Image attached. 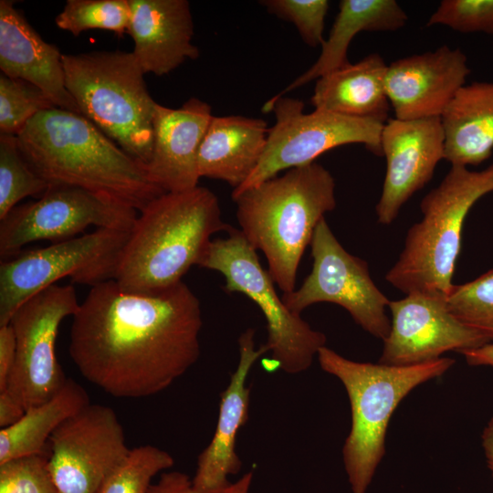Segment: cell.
Segmentation results:
<instances>
[{
	"label": "cell",
	"instance_id": "obj_1",
	"mask_svg": "<svg viewBox=\"0 0 493 493\" xmlns=\"http://www.w3.org/2000/svg\"><path fill=\"white\" fill-rule=\"evenodd\" d=\"M201 304L183 281L132 291L114 279L91 287L72 316L69 355L80 374L119 398L165 390L200 356Z\"/></svg>",
	"mask_w": 493,
	"mask_h": 493
},
{
	"label": "cell",
	"instance_id": "obj_2",
	"mask_svg": "<svg viewBox=\"0 0 493 493\" xmlns=\"http://www.w3.org/2000/svg\"><path fill=\"white\" fill-rule=\"evenodd\" d=\"M29 167L49 185H69L106 195L139 212L165 193L144 166L83 115L43 110L16 135Z\"/></svg>",
	"mask_w": 493,
	"mask_h": 493
},
{
	"label": "cell",
	"instance_id": "obj_3",
	"mask_svg": "<svg viewBox=\"0 0 493 493\" xmlns=\"http://www.w3.org/2000/svg\"><path fill=\"white\" fill-rule=\"evenodd\" d=\"M335 188L331 173L314 162L232 196L240 232L264 254L284 294L295 290L303 253L325 214L336 207Z\"/></svg>",
	"mask_w": 493,
	"mask_h": 493
},
{
	"label": "cell",
	"instance_id": "obj_4",
	"mask_svg": "<svg viewBox=\"0 0 493 493\" xmlns=\"http://www.w3.org/2000/svg\"><path fill=\"white\" fill-rule=\"evenodd\" d=\"M230 227L208 188L163 193L139 212L114 280L132 291L171 287L199 265L211 237Z\"/></svg>",
	"mask_w": 493,
	"mask_h": 493
},
{
	"label": "cell",
	"instance_id": "obj_5",
	"mask_svg": "<svg viewBox=\"0 0 493 493\" xmlns=\"http://www.w3.org/2000/svg\"><path fill=\"white\" fill-rule=\"evenodd\" d=\"M317 357L321 369L346 389L351 426L342 448L343 463L352 493H366L385 453L387 427L394 410L413 389L443 375L455 360L441 357L393 366L354 362L326 346Z\"/></svg>",
	"mask_w": 493,
	"mask_h": 493
},
{
	"label": "cell",
	"instance_id": "obj_6",
	"mask_svg": "<svg viewBox=\"0 0 493 493\" xmlns=\"http://www.w3.org/2000/svg\"><path fill=\"white\" fill-rule=\"evenodd\" d=\"M493 192V164L470 171L452 164L441 184L421 201L423 217L407 232L404 246L386 280L404 294L447 298L461 247L462 227L471 207Z\"/></svg>",
	"mask_w": 493,
	"mask_h": 493
},
{
	"label": "cell",
	"instance_id": "obj_7",
	"mask_svg": "<svg viewBox=\"0 0 493 493\" xmlns=\"http://www.w3.org/2000/svg\"><path fill=\"white\" fill-rule=\"evenodd\" d=\"M62 63L66 88L80 114L145 168L157 102L132 52L62 54Z\"/></svg>",
	"mask_w": 493,
	"mask_h": 493
},
{
	"label": "cell",
	"instance_id": "obj_8",
	"mask_svg": "<svg viewBox=\"0 0 493 493\" xmlns=\"http://www.w3.org/2000/svg\"><path fill=\"white\" fill-rule=\"evenodd\" d=\"M198 266L222 274L226 291L244 294L263 313L267 330L265 346L271 353L265 364L267 371L281 369L296 374L310 367L326 346L325 334L287 308L257 251L239 229L231 226L226 237L213 239Z\"/></svg>",
	"mask_w": 493,
	"mask_h": 493
},
{
	"label": "cell",
	"instance_id": "obj_9",
	"mask_svg": "<svg viewBox=\"0 0 493 493\" xmlns=\"http://www.w3.org/2000/svg\"><path fill=\"white\" fill-rule=\"evenodd\" d=\"M130 232L97 228L1 260L0 326L8 324L23 303L61 278L91 287L114 279Z\"/></svg>",
	"mask_w": 493,
	"mask_h": 493
},
{
	"label": "cell",
	"instance_id": "obj_10",
	"mask_svg": "<svg viewBox=\"0 0 493 493\" xmlns=\"http://www.w3.org/2000/svg\"><path fill=\"white\" fill-rule=\"evenodd\" d=\"M304 103L288 97L271 98L263 105L273 111L267 146L255 170L244 184L233 190L235 196L279 172L314 163L320 154L336 147L361 143L383 156L381 134L384 123L367 118L341 115L326 110L304 111Z\"/></svg>",
	"mask_w": 493,
	"mask_h": 493
},
{
	"label": "cell",
	"instance_id": "obj_11",
	"mask_svg": "<svg viewBox=\"0 0 493 493\" xmlns=\"http://www.w3.org/2000/svg\"><path fill=\"white\" fill-rule=\"evenodd\" d=\"M309 246L312 269L298 289L283 294L287 308L300 314L320 302L339 305L364 330L383 341L391 330L385 313L390 300L372 279L367 262L344 249L325 218L317 226Z\"/></svg>",
	"mask_w": 493,
	"mask_h": 493
},
{
	"label": "cell",
	"instance_id": "obj_12",
	"mask_svg": "<svg viewBox=\"0 0 493 493\" xmlns=\"http://www.w3.org/2000/svg\"><path fill=\"white\" fill-rule=\"evenodd\" d=\"M79 303L75 288L52 285L23 303L10 320L16 353L7 390L27 411L52 398L67 377L56 354L61 322L73 316Z\"/></svg>",
	"mask_w": 493,
	"mask_h": 493
},
{
	"label": "cell",
	"instance_id": "obj_13",
	"mask_svg": "<svg viewBox=\"0 0 493 493\" xmlns=\"http://www.w3.org/2000/svg\"><path fill=\"white\" fill-rule=\"evenodd\" d=\"M139 211L79 187L49 185L37 200L16 205L0 221L1 260L39 240L76 237L88 226L131 230Z\"/></svg>",
	"mask_w": 493,
	"mask_h": 493
},
{
	"label": "cell",
	"instance_id": "obj_14",
	"mask_svg": "<svg viewBox=\"0 0 493 493\" xmlns=\"http://www.w3.org/2000/svg\"><path fill=\"white\" fill-rule=\"evenodd\" d=\"M49 470L59 493H97L131 448L115 411L89 404L49 438Z\"/></svg>",
	"mask_w": 493,
	"mask_h": 493
},
{
	"label": "cell",
	"instance_id": "obj_15",
	"mask_svg": "<svg viewBox=\"0 0 493 493\" xmlns=\"http://www.w3.org/2000/svg\"><path fill=\"white\" fill-rule=\"evenodd\" d=\"M391 330L383 340L379 363L408 366L441 358L450 351L460 352L491 342L465 325L448 309L446 298L410 293L390 301Z\"/></svg>",
	"mask_w": 493,
	"mask_h": 493
},
{
	"label": "cell",
	"instance_id": "obj_16",
	"mask_svg": "<svg viewBox=\"0 0 493 493\" xmlns=\"http://www.w3.org/2000/svg\"><path fill=\"white\" fill-rule=\"evenodd\" d=\"M386 173L375 210L378 222L390 225L411 196L431 181L445 159L441 117L389 119L381 134Z\"/></svg>",
	"mask_w": 493,
	"mask_h": 493
},
{
	"label": "cell",
	"instance_id": "obj_17",
	"mask_svg": "<svg viewBox=\"0 0 493 493\" xmlns=\"http://www.w3.org/2000/svg\"><path fill=\"white\" fill-rule=\"evenodd\" d=\"M469 74L466 54L447 45L391 62L385 88L395 119L441 117Z\"/></svg>",
	"mask_w": 493,
	"mask_h": 493
},
{
	"label": "cell",
	"instance_id": "obj_18",
	"mask_svg": "<svg viewBox=\"0 0 493 493\" xmlns=\"http://www.w3.org/2000/svg\"><path fill=\"white\" fill-rule=\"evenodd\" d=\"M239 361L226 389L221 393L215 434L199 455L193 487L197 493H223L231 484L227 477L242 467L236 445L239 430L248 419L250 388L246 379L257 360L267 352L255 347V330L247 329L238 339Z\"/></svg>",
	"mask_w": 493,
	"mask_h": 493
},
{
	"label": "cell",
	"instance_id": "obj_19",
	"mask_svg": "<svg viewBox=\"0 0 493 493\" xmlns=\"http://www.w3.org/2000/svg\"><path fill=\"white\" fill-rule=\"evenodd\" d=\"M212 117L211 106L197 98L189 99L178 109L157 103L152 152L145 170L165 193L198 186V152Z\"/></svg>",
	"mask_w": 493,
	"mask_h": 493
},
{
	"label": "cell",
	"instance_id": "obj_20",
	"mask_svg": "<svg viewBox=\"0 0 493 493\" xmlns=\"http://www.w3.org/2000/svg\"><path fill=\"white\" fill-rule=\"evenodd\" d=\"M132 54L144 74L163 76L199 57L187 0H129Z\"/></svg>",
	"mask_w": 493,
	"mask_h": 493
},
{
	"label": "cell",
	"instance_id": "obj_21",
	"mask_svg": "<svg viewBox=\"0 0 493 493\" xmlns=\"http://www.w3.org/2000/svg\"><path fill=\"white\" fill-rule=\"evenodd\" d=\"M0 69L39 88L56 108L79 113L66 88L62 54L31 26L14 2L0 1Z\"/></svg>",
	"mask_w": 493,
	"mask_h": 493
},
{
	"label": "cell",
	"instance_id": "obj_22",
	"mask_svg": "<svg viewBox=\"0 0 493 493\" xmlns=\"http://www.w3.org/2000/svg\"><path fill=\"white\" fill-rule=\"evenodd\" d=\"M269 128L258 118L213 116L198 152L200 177L241 186L259 163Z\"/></svg>",
	"mask_w": 493,
	"mask_h": 493
},
{
	"label": "cell",
	"instance_id": "obj_23",
	"mask_svg": "<svg viewBox=\"0 0 493 493\" xmlns=\"http://www.w3.org/2000/svg\"><path fill=\"white\" fill-rule=\"evenodd\" d=\"M387 68L380 54L372 53L320 77L310 98L314 110L385 123L391 106L385 88Z\"/></svg>",
	"mask_w": 493,
	"mask_h": 493
},
{
	"label": "cell",
	"instance_id": "obj_24",
	"mask_svg": "<svg viewBox=\"0 0 493 493\" xmlns=\"http://www.w3.org/2000/svg\"><path fill=\"white\" fill-rule=\"evenodd\" d=\"M408 16L395 0H341L329 37L318 59L303 74L272 98H280L350 62L348 49L360 32H390L404 27Z\"/></svg>",
	"mask_w": 493,
	"mask_h": 493
},
{
	"label": "cell",
	"instance_id": "obj_25",
	"mask_svg": "<svg viewBox=\"0 0 493 493\" xmlns=\"http://www.w3.org/2000/svg\"><path fill=\"white\" fill-rule=\"evenodd\" d=\"M445 160L479 165L493 151V82L464 85L441 116Z\"/></svg>",
	"mask_w": 493,
	"mask_h": 493
},
{
	"label": "cell",
	"instance_id": "obj_26",
	"mask_svg": "<svg viewBox=\"0 0 493 493\" xmlns=\"http://www.w3.org/2000/svg\"><path fill=\"white\" fill-rule=\"evenodd\" d=\"M90 404L88 393L68 378L49 400L26 411L15 425L0 430V464L8 460L44 454L53 432L68 417Z\"/></svg>",
	"mask_w": 493,
	"mask_h": 493
},
{
	"label": "cell",
	"instance_id": "obj_27",
	"mask_svg": "<svg viewBox=\"0 0 493 493\" xmlns=\"http://www.w3.org/2000/svg\"><path fill=\"white\" fill-rule=\"evenodd\" d=\"M49 184L26 163L16 135L0 134V221L27 196L40 197Z\"/></svg>",
	"mask_w": 493,
	"mask_h": 493
},
{
	"label": "cell",
	"instance_id": "obj_28",
	"mask_svg": "<svg viewBox=\"0 0 493 493\" xmlns=\"http://www.w3.org/2000/svg\"><path fill=\"white\" fill-rule=\"evenodd\" d=\"M55 22L60 29L79 36L89 29H103L119 36L128 33L129 0H68Z\"/></svg>",
	"mask_w": 493,
	"mask_h": 493
},
{
	"label": "cell",
	"instance_id": "obj_29",
	"mask_svg": "<svg viewBox=\"0 0 493 493\" xmlns=\"http://www.w3.org/2000/svg\"><path fill=\"white\" fill-rule=\"evenodd\" d=\"M173 464V457L157 446L143 445L131 448L97 493H148L152 478Z\"/></svg>",
	"mask_w": 493,
	"mask_h": 493
},
{
	"label": "cell",
	"instance_id": "obj_30",
	"mask_svg": "<svg viewBox=\"0 0 493 493\" xmlns=\"http://www.w3.org/2000/svg\"><path fill=\"white\" fill-rule=\"evenodd\" d=\"M446 305L458 320L493 341V268L472 281L454 285Z\"/></svg>",
	"mask_w": 493,
	"mask_h": 493
},
{
	"label": "cell",
	"instance_id": "obj_31",
	"mask_svg": "<svg viewBox=\"0 0 493 493\" xmlns=\"http://www.w3.org/2000/svg\"><path fill=\"white\" fill-rule=\"evenodd\" d=\"M56 108L37 86L20 79L0 76V131L17 135L39 112Z\"/></svg>",
	"mask_w": 493,
	"mask_h": 493
},
{
	"label": "cell",
	"instance_id": "obj_32",
	"mask_svg": "<svg viewBox=\"0 0 493 493\" xmlns=\"http://www.w3.org/2000/svg\"><path fill=\"white\" fill-rule=\"evenodd\" d=\"M48 458L44 453L0 464V493H59Z\"/></svg>",
	"mask_w": 493,
	"mask_h": 493
},
{
	"label": "cell",
	"instance_id": "obj_33",
	"mask_svg": "<svg viewBox=\"0 0 493 493\" xmlns=\"http://www.w3.org/2000/svg\"><path fill=\"white\" fill-rule=\"evenodd\" d=\"M259 4L280 19L294 24L305 44L311 47L324 42L323 31L330 2L327 0H264Z\"/></svg>",
	"mask_w": 493,
	"mask_h": 493
},
{
	"label": "cell",
	"instance_id": "obj_34",
	"mask_svg": "<svg viewBox=\"0 0 493 493\" xmlns=\"http://www.w3.org/2000/svg\"><path fill=\"white\" fill-rule=\"evenodd\" d=\"M435 25L493 36V0H443L426 22L427 26Z\"/></svg>",
	"mask_w": 493,
	"mask_h": 493
},
{
	"label": "cell",
	"instance_id": "obj_35",
	"mask_svg": "<svg viewBox=\"0 0 493 493\" xmlns=\"http://www.w3.org/2000/svg\"><path fill=\"white\" fill-rule=\"evenodd\" d=\"M16 353V339L10 323L0 326V391L6 388Z\"/></svg>",
	"mask_w": 493,
	"mask_h": 493
},
{
	"label": "cell",
	"instance_id": "obj_36",
	"mask_svg": "<svg viewBox=\"0 0 493 493\" xmlns=\"http://www.w3.org/2000/svg\"><path fill=\"white\" fill-rule=\"evenodd\" d=\"M148 493H197L190 477L179 471L162 473L159 481L152 484Z\"/></svg>",
	"mask_w": 493,
	"mask_h": 493
},
{
	"label": "cell",
	"instance_id": "obj_37",
	"mask_svg": "<svg viewBox=\"0 0 493 493\" xmlns=\"http://www.w3.org/2000/svg\"><path fill=\"white\" fill-rule=\"evenodd\" d=\"M22 404L7 390L0 391V426L5 428L15 425L25 414Z\"/></svg>",
	"mask_w": 493,
	"mask_h": 493
},
{
	"label": "cell",
	"instance_id": "obj_38",
	"mask_svg": "<svg viewBox=\"0 0 493 493\" xmlns=\"http://www.w3.org/2000/svg\"><path fill=\"white\" fill-rule=\"evenodd\" d=\"M467 364L472 366L493 367V343L489 342L483 346L461 351Z\"/></svg>",
	"mask_w": 493,
	"mask_h": 493
},
{
	"label": "cell",
	"instance_id": "obj_39",
	"mask_svg": "<svg viewBox=\"0 0 493 493\" xmlns=\"http://www.w3.org/2000/svg\"><path fill=\"white\" fill-rule=\"evenodd\" d=\"M482 447L486 456L488 467L493 476V417L489 419L481 435Z\"/></svg>",
	"mask_w": 493,
	"mask_h": 493
},
{
	"label": "cell",
	"instance_id": "obj_40",
	"mask_svg": "<svg viewBox=\"0 0 493 493\" xmlns=\"http://www.w3.org/2000/svg\"><path fill=\"white\" fill-rule=\"evenodd\" d=\"M251 479L252 473H247L236 482L231 483L223 493H248Z\"/></svg>",
	"mask_w": 493,
	"mask_h": 493
}]
</instances>
